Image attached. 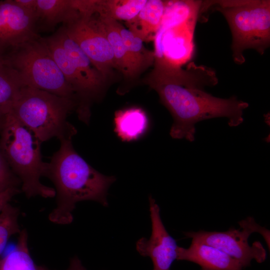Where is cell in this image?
Here are the masks:
<instances>
[{
	"mask_svg": "<svg viewBox=\"0 0 270 270\" xmlns=\"http://www.w3.org/2000/svg\"><path fill=\"white\" fill-rule=\"evenodd\" d=\"M5 56L0 54V66L5 62Z\"/></svg>",
	"mask_w": 270,
	"mask_h": 270,
	"instance_id": "f1b7e54d",
	"label": "cell"
},
{
	"mask_svg": "<svg viewBox=\"0 0 270 270\" xmlns=\"http://www.w3.org/2000/svg\"><path fill=\"white\" fill-rule=\"evenodd\" d=\"M20 183L10 168L0 148V193L10 188H18Z\"/></svg>",
	"mask_w": 270,
	"mask_h": 270,
	"instance_id": "cb8c5ba5",
	"label": "cell"
},
{
	"mask_svg": "<svg viewBox=\"0 0 270 270\" xmlns=\"http://www.w3.org/2000/svg\"><path fill=\"white\" fill-rule=\"evenodd\" d=\"M20 210L9 203L0 212V256L9 238L21 231L18 222Z\"/></svg>",
	"mask_w": 270,
	"mask_h": 270,
	"instance_id": "603a6c76",
	"label": "cell"
},
{
	"mask_svg": "<svg viewBox=\"0 0 270 270\" xmlns=\"http://www.w3.org/2000/svg\"><path fill=\"white\" fill-rule=\"evenodd\" d=\"M25 86H27L17 70L6 62L0 66V112L8 114L10 112L20 91Z\"/></svg>",
	"mask_w": 270,
	"mask_h": 270,
	"instance_id": "44dd1931",
	"label": "cell"
},
{
	"mask_svg": "<svg viewBox=\"0 0 270 270\" xmlns=\"http://www.w3.org/2000/svg\"><path fill=\"white\" fill-rule=\"evenodd\" d=\"M198 13H194L182 22L168 28L154 40L156 56H162L180 66L190 58L194 47L193 32Z\"/></svg>",
	"mask_w": 270,
	"mask_h": 270,
	"instance_id": "7c38bea8",
	"label": "cell"
},
{
	"mask_svg": "<svg viewBox=\"0 0 270 270\" xmlns=\"http://www.w3.org/2000/svg\"><path fill=\"white\" fill-rule=\"evenodd\" d=\"M114 130L122 141L130 142L142 138L149 128V120L141 108L132 107L116 111Z\"/></svg>",
	"mask_w": 270,
	"mask_h": 270,
	"instance_id": "ac0fdd59",
	"label": "cell"
},
{
	"mask_svg": "<svg viewBox=\"0 0 270 270\" xmlns=\"http://www.w3.org/2000/svg\"><path fill=\"white\" fill-rule=\"evenodd\" d=\"M36 12L26 10L14 0L0 1V54L6 56L40 36Z\"/></svg>",
	"mask_w": 270,
	"mask_h": 270,
	"instance_id": "30bf717a",
	"label": "cell"
},
{
	"mask_svg": "<svg viewBox=\"0 0 270 270\" xmlns=\"http://www.w3.org/2000/svg\"><path fill=\"white\" fill-rule=\"evenodd\" d=\"M40 36L5 56L6 62L17 70L27 86L76 102L74 92L50 54Z\"/></svg>",
	"mask_w": 270,
	"mask_h": 270,
	"instance_id": "8992f818",
	"label": "cell"
},
{
	"mask_svg": "<svg viewBox=\"0 0 270 270\" xmlns=\"http://www.w3.org/2000/svg\"><path fill=\"white\" fill-rule=\"evenodd\" d=\"M118 28L130 60L138 76L146 69L154 65V52L147 49L144 45V42L139 37L120 22Z\"/></svg>",
	"mask_w": 270,
	"mask_h": 270,
	"instance_id": "ffe728a7",
	"label": "cell"
},
{
	"mask_svg": "<svg viewBox=\"0 0 270 270\" xmlns=\"http://www.w3.org/2000/svg\"><path fill=\"white\" fill-rule=\"evenodd\" d=\"M152 232L149 238L142 237L136 242V250L144 257H149L153 270H170L176 260L178 246L168 233L162 220L160 208L152 196H149Z\"/></svg>",
	"mask_w": 270,
	"mask_h": 270,
	"instance_id": "8fae6325",
	"label": "cell"
},
{
	"mask_svg": "<svg viewBox=\"0 0 270 270\" xmlns=\"http://www.w3.org/2000/svg\"><path fill=\"white\" fill-rule=\"evenodd\" d=\"M168 1L147 0L137 16L126 22L130 30L144 42L153 40L161 26Z\"/></svg>",
	"mask_w": 270,
	"mask_h": 270,
	"instance_id": "e0dca14e",
	"label": "cell"
},
{
	"mask_svg": "<svg viewBox=\"0 0 270 270\" xmlns=\"http://www.w3.org/2000/svg\"><path fill=\"white\" fill-rule=\"evenodd\" d=\"M40 39L74 92L77 102L76 112L78 119L88 124L92 104L102 96L77 68L54 33Z\"/></svg>",
	"mask_w": 270,
	"mask_h": 270,
	"instance_id": "9c48e42d",
	"label": "cell"
},
{
	"mask_svg": "<svg viewBox=\"0 0 270 270\" xmlns=\"http://www.w3.org/2000/svg\"><path fill=\"white\" fill-rule=\"evenodd\" d=\"M72 140H60V148L48 162L45 176L54 183L56 196L48 220L58 224L72 223V212L79 202L92 200L107 207L108 190L116 180L90 166L74 150Z\"/></svg>",
	"mask_w": 270,
	"mask_h": 270,
	"instance_id": "7a4b0ae2",
	"label": "cell"
},
{
	"mask_svg": "<svg viewBox=\"0 0 270 270\" xmlns=\"http://www.w3.org/2000/svg\"><path fill=\"white\" fill-rule=\"evenodd\" d=\"M48 270H50L48 269ZM66 270H86L77 256L71 258L69 266Z\"/></svg>",
	"mask_w": 270,
	"mask_h": 270,
	"instance_id": "4316f807",
	"label": "cell"
},
{
	"mask_svg": "<svg viewBox=\"0 0 270 270\" xmlns=\"http://www.w3.org/2000/svg\"><path fill=\"white\" fill-rule=\"evenodd\" d=\"M74 0H36V30H51L60 23L68 24L80 15Z\"/></svg>",
	"mask_w": 270,
	"mask_h": 270,
	"instance_id": "5bb4252c",
	"label": "cell"
},
{
	"mask_svg": "<svg viewBox=\"0 0 270 270\" xmlns=\"http://www.w3.org/2000/svg\"><path fill=\"white\" fill-rule=\"evenodd\" d=\"M7 114L0 112V132L4 126Z\"/></svg>",
	"mask_w": 270,
	"mask_h": 270,
	"instance_id": "83f0119b",
	"label": "cell"
},
{
	"mask_svg": "<svg viewBox=\"0 0 270 270\" xmlns=\"http://www.w3.org/2000/svg\"><path fill=\"white\" fill-rule=\"evenodd\" d=\"M54 34L78 70L102 97L109 80L95 68L88 56L68 35L64 26L60 27Z\"/></svg>",
	"mask_w": 270,
	"mask_h": 270,
	"instance_id": "9a60e30c",
	"label": "cell"
},
{
	"mask_svg": "<svg viewBox=\"0 0 270 270\" xmlns=\"http://www.w3.org/2000/svg\"><path fill=\"white\" fill-rule=\"evenodd\" d=\"M76 108L74 100L25 86L9 112L42 142L54 137L72 138L77 130L67 118Z\"/></svg>",
	"mask_w": 270,
	"mask_h": 270,
	"instance_id": "277c9868",
	"label": "cell"
},
{
	"mask_svg": "<svg viewBox=\"0 0 270 270\" xmlns=\"http://www.w3.org/2000/svg\"><path fill=\"white\" fill-rule=\"evenodd\" d=\"M96 22L105 34L112 50L116 70L122 74L126 80H132L138 77L127 50L120 34L118 21L94 13Z\"/></svg>",
	"mask_w": 270,
	"mask_h": 270,
	"instance_id": "2e32d148",
	"label": "cell"
},
{
	"mask_svg": "<svg viewBox=\"0 0 270 270\" xmlns=\"http://www.w3.org/2000/svg\"><path fill=\"white\" fill-rule=\"evenodd\" d=\"M14 2L22 8L33 12H36V0H14Z\"/></svg>",
	"mask_w": 270,
	"mask_h": 270,
	"instance_id": "484cf974",
	"label": "cell"
},
{
	"mask_svg": "<svg viewBox=\"0 0 270 270\" xmlns=\"http://www.w3.org/2000/svg\"><path fill=\"white\" fill-rule=\"evenodd\" d=\"M153 68L142 82L154 90L160 102L172 114L170 136L176 139L194 140L195 124L202 120L224 117L230 126L244 120L248 103L236 96L222 98L206 92L204 88L218 83L214 70L192 62L186 69L164 57H156Z\"/></svg>",
	"mask_w": 270,
	"mask_h": 270,
	"instance_id": "6da1fadb",
	"label": "cell"
},
{
	"mask_svg": "<svg viewBox=\"0 0 270 270\" xmlns=\"http://www.w3.org/2000/svg\"><path fill=\"white\" fill-rule=\"evenodd\" d=\"M147 0H94L92 11L114 20L130 21L135 18Z\"/></svg>",
	"mask_w": 270,
	"mask_h": 270,
	"instance_id": "d6986e66",
	"label": "cell"
},
{
	"mask_svg": "<svg viewBox=\"0 0 270 270\" xmlns=\"http://www.w3.org/2000/svg\"><path fill=\"white\" fill-rule=\"evenodd\" d=\"M204 1L206 10L220 12L226 18L232 36L234 62H244V52L249 48L262 54L270 44V1L268 0Z\"/></svg>",
	"mask_w": 270,
	"mask_h": 270,
	"instance_id": "5b68a950",
	"label": "cell"
},
{
	"mask_svg": "<svg viewBox=\"0 0 270 270\" xmlns=\"http://www.w3.org/2000/svg\"><path fill=\"white\" fill-rule=\"evenodd\" d=\"M176 260L196 264L201 270H242L243 268L237 260L220 250L192 240L188 248L178 246Z\"/></svg>",
	"mask_w": 270,
	"mask_h": 270,
	"instance_id": "4fadbf2b",
	"label": "cell"
},
{
	"mask_svg": "<svg viewBox=\"0 0 270 270\" xmlns=\"http://www.w3.org/2000/svg\"><path fill=\"white\" fill-rule=\"evenodd\" d=\"M63 26L68 35L78 44L95 68L110 80L114 70H116L114 53L93 13L80 12L76 18Z\"/></svg>",
	"mask_w": 270,
	"mask_h": 270,
	"instance_id": "ba28073f",
	"label": "cell"
},
{
	"mask_svg": "<svg viewBox=\"0 0 270 270\" xmlns=\"http://www.w3.org/2000/svg\"><path fill=\"white\" fill-rule=\"evenodd\" d=\"M20 192L18 188H12L0 193V212L16 194Z\"/></svg>",
	"mask_w": 270,
	"mask_h": 270,
	"instance_id": "d4e9b609",
	"label": "cell"
},
{
	"mask_svg": "<svg viewBox=\"0 0 270 270\" xmlns=\"http://www.w3.org/2000/svg\"><path fill=\"white\" fill-rule=\"evenodd\" d=\"M238 229L231 228L224 232H188L184 234L192 240L214 246L237 260L243 268L250 265L252 260L258 263L266 257V250L259 242L252 245L248 238L254 232L260 234L270 248V231L258 224L252 217H248L238 222Z\"/></svg>",
	"mask_w": 270,
	"mask_h": 270,
	"instance_id": "52a82bcc",
	"label": "cell"
},
{
	"mask_svg": "<svg viewBox=\"0 0 270 270\" xmlns=\"http://www.w3.org/2000/svg\"><path fill=\"white\" fill-rule=\"evenodd\" d=\"M0 134V148L12 170L20 181L22 192L28 198L54 197L55 190L40 180L46 176L48 164L42 159V142L10 112Z\"/></svg>",
	"mask_w": 270,
	"mask_h": 270,
	"instance_id": "3957f363",
	"label": "cell"
},
{
	"mask_svg": "<svg viewBox=\"0 0 270 270\" xmlns=\"http://www.w3.org/2000/svg\"><path fill=\"white\" fill-rule=\"evenodd\" d=\"M0 270H48L36 264L32 258L28 246V234L22 230L16 246L6 256L0 258Z\"/></svg>",
	"mask_w": 270,
	"mask_h": 270,
	"instance_id": "7402d4cb",
	"label": "cell"
}]
</instances>
